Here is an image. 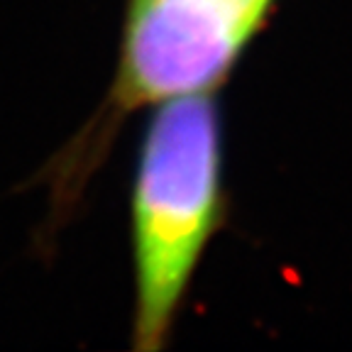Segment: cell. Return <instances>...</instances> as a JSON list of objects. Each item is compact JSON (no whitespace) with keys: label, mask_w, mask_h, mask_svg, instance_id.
Wrapping results in <instances>:
<instances>
[{"label":"cell","mask_w":352,"mask_h":352,"mask_svg":"<svg viewBox=\"0 0 352 352\" xmlns=\"http://www.w3.org/2000/svg\"><path fill=\"white\" fill-rule=\"evenodd\" d=\"M149 108L130 193L138 352L166 345L198 264L228 218L218 94L191 91Z\"/></svg>","instance_id":"obj_1"},{"label":"cell","mask_w":352,"mask_h":352,"mask_svg":"<svg viewBox=\"0 0 352 352\" xmlns=\"http://www.w3.org/2000/svg\"><path fill=\"white\" fill-rule=\"evenodd\" d=\"M276 0H125L118 72L105 100L52 162V210L72 208L113 135L169 96L218 91L270 20Z\"/></svg>","instance_id":"obj_2"}]
</instances>
